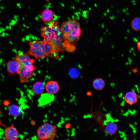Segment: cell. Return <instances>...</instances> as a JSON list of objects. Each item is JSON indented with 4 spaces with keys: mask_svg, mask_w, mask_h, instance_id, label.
Returning a JSON list of instances; mask_svg holds the SVG:
<instances>
[{
    "mask_svg": "<svg viewBox=\"0 0 140 140\" xmlns=\"http://www.w3.org/2000/svg\"><path fill=\"white\" fill-rule=\"evenodd\" d=\"M4 135L7 140H16L18 138L19 133L14 125L12 124L11 126L5 128L4 131Z\"/></svg>",
    "mask_w": 140,
    "mask_h": 140,
    "instance_id": "cell-7",
    "label": "cell"
},
{
    "mask_svg": "<svg viewBox=\"0 0 140 140\" xmlns=\"http://www.w3.org/2000/svg\"><path fill=\"white\" fill-rule=\"evenodd\" d=\"M124 98L126 103L130 106L135 104L138 100L137 93L133 91H129L126 93L124 95Z\"/></svg>",
    "mask_w": 140,
    "mask_h": 140,
    "instance_id": "cell-10",
    "label": "cell"
},
{
    "mask_svg": "<svg viewBox=\"0 0 140 140\" xmlns=\"http://www.w3.org/2000/svg\"><path fill=\"white\" fill-rule=\"evenodd\" d=\"M58 22L52 21L40 29L41 35L43 40L51 43L58 52L64 50L62 32Z\"/></svg>",
    "mask_w": 140,
    "mask_h": 140,
    "instance_id": "cell-2",
    "label": "cell"
},
{
    "mask_svg": "<svg viewBox=\"0 0 140 140\" xmlns=\"http://www.w3.org/2000/svg\"><path fill=\"white\" fill-rule=\"evenodd\" d=\"M36 69L33 64L20 66L18 74L19 76L20 82L24 83L27 82L29 78L33 76Z\"/></svg>",
    "mask_w": 140,
    "mask_h": 140,
    "instance_id": "cell-5",
    "label": "cell"
},
{
    "mask_svg": "<svg viewBox=\"0 0 140 140\" xmlns=\"http://www.w3.org/2000/svg\"><path fill=\"white\" fill-rule=\"evenodd\" d=\"M22 113V110L18 105L12 104L9 107V113L11 116L17 117L20 115Z\"/></svg>",
    "mask_w": 140,
    "mask_h": 140,
    "instance_id": "cell-15",
    "label": "cell"
},
{
    "mask_svg": "<svg viewBox=\"0 0 140 140\" xmlns=\"http://www.w3.org/2000/svg\"><path fill=\"white\" fill-rule=\"evenodd\" d=\"M56 126L48 122L44 123L37 131L36 135L39 140H53L57 135Z\"/></svg>",
    "mask_w": 140,
    "mask_h": 140,
    "instance_id": "cell-4",
    "label": "cell"
},
{
    "mask_svg": "<svg viewBox=\"0 0 140 140\" xmlns=\"http://www.w3.org/2000/svg\"><path fill=\"white\" fill-rule=\"evenodd\" d=\"M30 55L28 52L18 53L16 55L15 60L18 62L20 66L33 64L35 61L31 58Z\"/></svg>",
    "mask_w": 140,
    "mask_h": 140,
    "instance_id": "cell-6",
    "label": "cell"
},
{
    "mask_svg": "<svg viewBox=\"0 0 140 140\" xmlns=\"http://www.w3.org/2000/svg\"><path fill=\"white\" fill-rule=\"evenodd\" d=\"M118 128V125L116 123L112 121L109 122L105 125V132L109 135H113L117 132Z\"/></svg>",
    "mask_w": 140,
    "mask_h": 140,
    "instance_id": "cell-12",
    "label": "cell"
},
{
    "mask_svg": "<svg viewBox=\"0 0 140 140\" xmlns=\"http://www.w3.org/2000/svg\"><path fill=\"white\" fill-rule=\"evenodd\" d=\"M46 92L51 95L56 94L59 90V86L57 81L51 80L48 82L45 86Z\"/></svg>",
    "mask_w": 140,
    "mask_h": 140,
    "instance_id": "cell-9",
    "label": "cell"
},
{
    "mask_svg": "<svg viewBox=\"0 0 140 140\" xmlns=\"http://www.w3.org/2000/svg\"><path fill=\"white\" fill-rule=\"evenodd\" d=\"M69 75L72 78H76L79 75L80 73L77 69L73 68L70 69L69 71Z\"/></svg>",
    "mask_w": 140,
    "mask_h": 140,
    "instance_id": "cell-17",
    "label": "cell"
},
{
    "mask_svg": "<svg viewBox=\"0 0 140 140\" xmlns=\"http://www.w3.org/2000/svg\"><path fill=\"white\" fill-rule=\"evenodd\" d=\"M2 114V112H1V110H0V115H1V114ZM0 124L1 125H3L2 124V123L1 122V121L0 120ZM4 126V125H3Z\"/></svg>",
    "mask_w": 140,
    "mask_h": 140,
    "instance_id": "cell-19",
    "label": "cell"
},
{
    "mask_svg": "<svg viewBox=\"0 0 140 140\" xmlns=\"http://www.w3.org/2000/svg\"><path fill=\"white\" fill-rule=\"evenodd\" d=\"M105 83L104 80L102 78H98L94 79L92 83L94 88L98 91L102 90L104 88Z\"/></svg>",
    "mask_w": 140,
    "mask_h": 140,
    "instance_id": "cell-14",
    "label": "cell"
},
{
    "mask_svg": "<svg viewBox=\"0 0 140 140\" xmlns=\"http://www.w3.org/2000/svg\"><path fill=\"white\" fill-rule=\"evenodd\" d=\"M140 42L138 41L137 43V47L139 51H140Z\"/></svg>",
    "mask_w": 140,
    "mask_h": 140,
    "instance_id": "cell-18",
    "label": "cell"
},
{
    "mask_svg": "<svg viewBox=\"0 0 140 140\" xmlns=\"http://www.w3.org/2000/svg\"><path fill=\"white\" fill-rule=\"evenodd\" d=\"M45 89L44 84L41 82L37 81L36 82L32 87V90L34 93L37 95L42 94Z\"/></svg>",
    "mask_w": 140,
    "mask_h": 140,
    "instance_id": "cell-13",
    "label": "cell"
},
{
    "mask_svg": "<svg viewBox=\"0 0 140 140\" xmlns=\"http://www.w3.org/2000/svg\"><path fill=\"white\" fill-rule=\"evenodd\" d=\"M55 14L54 11L49 8L45 9L40 15L42 21L45 23H50L53 21Z\"/></svg>",
    "mask_w": 140,
    "mask_h": 140,
    "instance_id": "cell-8",
    "label": "cell"
},
{
    "mask_svg": "<svg viewBox=\"0 0 140 140\" xmlns=\"http://www.w3.org/2000/svg\"><path fill=\"white\" fill-rule=\"evenodd\" d=\"M46 0V1H49V0Z\"/></svg>",
    "mask_w": 140,
    "mask_h": 140,
    "instance_id": "cell-20",
    "label": "cell"
},
{
    "mask_svg": "<svg viewBox=\"0 0 140 140\" xmlns=\"http://www.w3.org/2000/svg\"><path fill=\"white\" fill-rule=\"evenodd\" d=\"M6 68L9 75H12L16 73L18 74L20 66L18 62L15 60L8 62L6 64Z\"/></svg>",
    "mask_w": 140,
    "mask_h": 140,
    "instance_id": "cell-11",
    "label": "cell"
},
{
    "mask_svg": "<svg viewBox=\"0 0 140 140\" xmlns=\"http://www.w3.org/2000/svg\"><path fill=\"white\" fill-rule=\"evenodd\" d=\"M130 26L133 30L138 32L140 31V18L138 17H136L132 20L130 23Z\"/></svg>",
    "mask_w": 140,
    "mask_h": 140,
    "instance_id": "cell-16",
    "label": "cell"
},
{
    "mask_svg": "<svg viewBox=\"0 0 140 140\" xmlns=\"http://www.w3.org/2000/svg\"><path fill=\"white\" fill-rule=\"evenodd\" d=\"M30 50L28 52L30 55L36 59L51 57L58 59L59 52L50 43L43 40L28 42Z\"/></svg>",
    "mask_w": 140,
    "mask_h": 140,
    "instance_id": "cell-3",
    "label": "cell"
},
{
    "mask_svg": "<svg viewBox=\"0 0 140 140\" xmlns=\"http://www.w3.org/2000/svg\"><path fill=\"white\" fill-rule=\"evenodd\" d=\"M60 27L62 33L64 50L69 52H73L76 48L75 45L82 34L80 23L72 19L63 22Z\"/></svg>",
    "mask_w": 140,
    "mask_h": 140,
    "instance_id": "cell-1",
    "label": "cell"
}]
</instances>
